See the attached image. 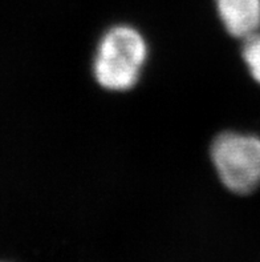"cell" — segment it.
Listing matches in <instances>:
<instances>
[{
    "label": "cell",
    "instance_id": "obj_1",
    "mask_svg": "<svg viewBox=\"0 0 260 262\" xmlns=\"http://www.w3.org/2000/svg\"><path fill=\"white\" fill-rule=\"evenodd\" d=\"M149 55L145 37L134 27L120 24L102 35L96 50L93 73L108 91L125 92L138 83Z\"/></svg>",
    "mask_w": 260,
    "mask_h": 262
},
{
    "label": "cell",
    "instance_id": "obj_2",
    "mask_svg": "<svg viewBox=\"0 0 260 262\" xmlns=\"http://www.w3.org/2000/svg\"><path fill=\"white\" fill-rule=\"evenodd\" d=\"M211 160L230 192L248 194L260 185V137L256 135L221 133L211 145Z\"/></svg>",
    "mask_w": 260,
    "mask_h": 262
},
{
    "label": "cell",
    "instance_id": "obj_3",
    "mask_svg": "<svg viewBox=\"0 0 260 262\" xmlns=\"http://www.w3.org/2000/svg\"><path fill=\"white\" fill-rule=\"evenodd\" d=\"M215 6L231 36L244 40L260 31V0H215Z\"/></svg>",
    "mask_w": 260,
    "mask_h": 262
},
{
    "label": "cell",
    "instance_id": "obj_4",
    "mask_svg": "<svg viewBox=\"0 0 260 262\" xmlns=\"http://www.w3.org/2000/svg\"><path fill=\"white\" fill-rule=\"evenodd\" d=\"M242 56L252 79L260 84V31L244 39Z\"/></svg>",
    "mask_w": 260,
    "mask_h": 262
}]
</instances>
